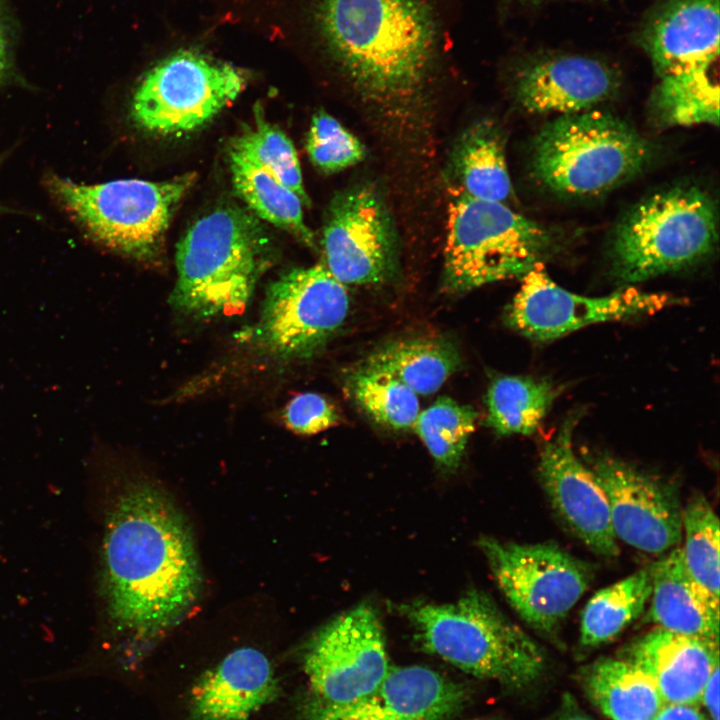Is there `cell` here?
Masks as SVG:
<instances>
[{
  "label": "cell",
  "instance_id": "cell-1",
  "mask_svg": "<svg viewBox=\"0 0 720 720\" xmlns=\"http://www.w3.org/2000/svg\"><path fill=\"white\" fill-rule=\"evenodd\" d=\"M202 576L190 527L148 482L129 484L110 511L102 592L114 626L149 640L178 624L198 599Z\"/></svg>",
  "mask_w": 720,
  "mask_h": 720
},
{
  "label": "cell",
  "instance_id": "cell-2",
  "mask_svg": "<svg viewBox=\"0 0 720 720\" xmlns=\"http://www.w3.org/2000/svg\"><path fill=\"white\" fill-rule=\"evenodd\" d=\"M324 48L361 91L396 100L416 93L437 59L435 0H314Z\"/></svg>",
  "mask_w": 720,
  "mask_h": 720
},
{
  "label": "cell",
  "instance_id": "cell-3",
  "mask_svg": "<svg viewBox=\"0 0 720 720\" xmlns=\"http://www.w3.org/2000/svg\"><path fill=\"white\" fill-rule=\"evenodd\" d=\"M421 646L473 676L512 687L543 673L542 648L485 593L471 590L455 602L403 604Z\"/></svg>",
  "mask_w": 720,
  "mask_h": 720
},
{
  "label": "cell",
  "instance_id": "cell-4",
  "mask_svg": "<svg viewBox=\"0 0 720 720\" xmlns=\"http://www.w3.org/2000/svg\"><path fill=\"white\" fill-rule=\"evenodd\" d=\"M258 221L238 207L199 218L177 244V280L169 302L178 312L208 319L242 312L266 265Z\"/></svg>",
  "mask_w": 720,
  "mask_h": 720
},
{
  "label": "cell",
  "instance_id": "cell-5",
  "mask_svg": "<svg viewBox=\"0 0 720 720\" xmlns=\"http://www.w3.org/2000/svg\"><path fill=\"white\" fill-rule=\"evenodd\" d=\"M649 141L617 116L589 109L560 115L534 143L532 170L550 190L569 196L607 192L650 162Z\"/></svg>",
  "mask_w": 720,
  "mask_h": 720
},
{
  "label": "cell",
  "instance_id": "cell-6",
  "mask_svg": "<svg viewBox=\"0 0 720 720\" xmlns=\"http://www.w3.org/2000/svg\"><path fill=\"white\" fill-rule=\"evenodd\" d=\"M556 237L506 204L461 189L449 203L443 286L453 293L525 275L550 256Z\"/></svg>",
  "mask_w": 720,
  "mask_h": 720
},
{
  "label": "cell",
  "instance_id": "cell-7",
  "mask_svg": "<svg viewBox=\"0 0 720 720\" xmlns=\"http://www.w3.org/2000/svg\"><path fill=\"white\" fill-rule=\"evenodd\" d=\"M713 199L697 186L655 193L618 224L610 256L615 276L635 283L696 264L717 243Z\"/></svg>",
  "mask_w": 720,
  "mask_h": 720
},
{
  "label": "cell",
  "instance_id": "cell-8",
  "mask_svg": "<svg viewBox=\"0 0 720 720\" xmlns=\"http://www.w3.org/2000/svg\"><path fill=\"white\" fill-rule=\"evenodd\" d=\"M195 179L188 173L160 182L121 179L87 185L54 176L48 184L91 238L122 255L153 263L161 256L172 215Z\"/></svg>",
  "mask_w": 720,
  "mask_h": 720
},
{
  "label": "cell",
  "instance_id": "cell-9",
  "mask_svg": "<svg viewBox=\"0 0 720 720\" xmlns=\"http://www.w3.org/2000/svg\"><path fill=\"white\" fill-rule=\"evenodd\" d=\"M246 85L243 72L192 50H179L153 66L138 84L131 118L161 136L193 132L233 102Z\"/></svg>",
  "mask_w": 720,
  "mask_h": 720
},
{
  "label": "cell",
  "instance_id": "cell-10",
  "mask_svg": "<svg viewBox=\"0 0 720 720\" xmlns=\"http://www.w3.org/2000/svg\"><path fill=\"white\" fill-rule=\"evenodd\" d=\"M480 548L505 598L530 627L553 635L588 589L592 566L553 542L482 538Z\"/></svg>",
  "mask_w": 720,
  "mask_h": 720
},
{
  "label": "cell",
  "instance_id": "cell-11",
  "mask_svg": "<svg viewBox=\"0 0 720 720\" xmlns=\"http://www.w3.org/2000/svg\"><path fill=\"white\" fill-rule=\"evenodd\" d=\"M348 310L345 284L323 264L294 268L268 285L253 339L275 358H307L326 344Z\"/></svg>",
  "mask_w": 720,
  "mask_h": 720
},
{
  "label": "cell",
  "instance_id": "cell-12",
  "mask_svg": "<svg viewBox=\"0 0 720 720\" xmlns=\"http://www.w3.org/2000/svg\"><path fill=\"white\" fill-rule=\"evenodd\" d=\"M303 664L318 702L343 705L371 692L391 667L376 610L364 603L331 620L308 643Z\"/></svg>",
  "mask_w": 720,
  "mask_h": 720
},
{
  "label": "cell",
  "instance_id": "cell-13",
  "mask_svg": "<svg viewBox=\"0 0 720 720\" xmlns=\"http://www.w3.org/2000/svg\"><path fill=\"white\" fill-rule=\"evenodd\" d=\"M677 303L671 295L634 287L600 297L575 294L557 285L541 264L522 276L507 321L527 338L546 342L588 325L653 314Z\"/></svg>",
  "mask_w": 720,
  "mask_h": 720
},
{
  "label": "cell",
  "instance_id": "cell-14",
  "mask_svg": "<svg viewBox=\"0 0 720 720\" xmlns=\"http://www.w3.org/2000/svg\"><path fill=\"white\" fill-rule=\"evenodd\" d=\"M321 246L324 266L343 284H375L392 274L396 233L388 209L373 187L357 184L334 196Z\"/></svg>",
  "mask_w": 720,
  "mask_h": 720
},
{
  "label": "cell",
  "instance_id": "cell-15",
  "mask_svg": "<svg viewBox=\"0 0 720 720\" xmlns=\"http://www.w3.org/2000/svg\"><path fill=\"white\" fill-rule=\"evenodd\" d=\"M588 467L603 489L617 539L649 554L682 540V508L675 488L621 459L596 456Z\"/></svg>",
  "mask_w": 720,
  "mask_h": 720
},
{
  "label": "cell",
  "instance_id": "cell-16",
  "mask_svg": "<svg viewBox=\"0 0 720 720\" xmlns=\"http://www.w3.org/2000/svg\"><path fill=\"white\" fill-rule=\"evenodd\" d=\"M579 415L569 416L541 449L538 475L561 524L594 554H619L606 495L588 465L576 455L573 431Z\"/></svg>",
  "mask_w": 720,
  "mask_h": 720
},
{
  "label": "cell",
  "instance_id": "cell-17",
  "mask_svg": "<svg viewBox=\"0 0 720 720\" xmlns=\"http://www.w3.org/2000/svg\"><path fill=\"white\" fill-rule=\"evenodd\" d=\"M463 686L422 666L390 667L365 696L343 705L310 699L302 720H446L464 704Z\"/></svg>",
  "mask_w": 720,
  "mask_h": 720
},
{
  "label": "cell",
  "instance_id": "cell-18",
  "mask_svg": "<svg viewBox=\"0 0 720 720\" xmlns=\"http://www.w3.org/2000/svg\"><path fill=\"white\" fill-rule=\"evenodd\" d=\"M720 0H662L639 32L659 77L712 67L719 56Z\"/></svg>",
  "mask_w": 720,
  "mask_h": 720
},
{
  "label": "cell",
  "instance_id": "cell-19",
  "mask_svg": "<svg viewBox=\"0 0 720 720\" xmlns=\"http://www.w3.org/2000/svg\"><path fill=\"white\" fill-rule=\"evenodd\" d=\"M620 87L607 64L580 55L541 58L524 66L515 84L520 104L533 113H577L608 100Z\"/></svg>",
  "mask_w": 720,
  "mask_h": 720
},
{
  "label": "cell",
  "instance_id": "cell-20",
  "mask_svg": "<svg viewBox=\"0 0 720 720\" xmlns=\"http://www.w3.org/2000/svg\"><path fill=\"white\" fill-rule=\"evenodd\" d=\"M622 658L651 677L665 704L697 705L719 666V643L656 627L635 640Z\"/></svg>",
  "mask_w": 720,
  "mask_h": 720
},
{
  "label": "cell",
  "instance_id": "cell-21",
  "mask_svg": "<svg viewBox=\"0 0 720 720\" xmlns=\"http://www.w3.org/2000/svg\"><path fill=\"white\" fill-rule=\"evenodd\" d=\"M278 694L267 657L244 647L201 676L192 690V715L194 720H247Z\"/></svg>",
  "mask_w": 720,
  "mask_h": 720
},
{
  "label": "cell",
  "instance_id": "cell-22",
  "mask_svg": "<svg viewBox=\"0 0 720 720\" xmlns=\"http://www.w3.org/2000/svg\"><path fill=\"white\" fill-rule=\"evenodd\" d=\"M664 554L648 568V620L674 633L719 643V598L690 574L681 547Z\"/></svg>",
  "mask_w": 720,
  "mask_h": 720
},
{
  "label": "cell",
  "instance_id": "cell-23",
  "mask_svg": "<svg viewBox=\"0 0 720 720\" xmlns=\"http://www.w3.org/2000/svg\"><path fill=\"white\" fill-rule=\"evenodd\" d=\"M584 687L611 720H653L665 705L651 677L624 658H601L591 664Z\"/></svg>",
  "mask_w": 720,
  "mask_h": 720
},
{
  "label": "cell",
  "instance_id": "cell-24",
  "mask_svg": "<svg viewBox=\"0 0 720 720\" xmlns=\"http://www.w3.org/2000/svg\"><path fill=\"white\" fill-rule=\"evenodd\" d=\"M451 163L461 189L467 195L504 203L512 196L504 142L490 121L466 129L452 151Z\"/></svg>",
  "mask_w": 720,
  "mask_h": 720
},
{
  "label": "cell",
  "instance_id": "cell-25",
  "mask_svg": "<svg viewBox=\"0 0 720 720\" xmlns=\"http://www.w3.org/2000/svg\"><path fill=\"white\" fill-rule=\"evenodd\" d=\"M364 365L394 377L416 395H429L457 370L460 357L448 340L418 337L383 345Z\"/></svg>",
  "mask_w": 720,
  "mask_h": 720
},
{
  "label": "cell",
  "instance_id": "cell-26",
  "mask_svg": "<svg viewBox=\"0 0 720 720\" xmlns=\"http://www.w3.org/2000/svg\"><path fill=\"white\" fill-rule=\"evenodd\" d=\"M229 164L236 192L255 215L316 248L314 234L304 221V204L295 192L233 148Z\"/></svg>",
  "mask_w": 720,
  "mask_h": 720
},
{
  "label": "cell",
  "instance_id": "cell-27",
  "mask_svg": "<svg viewBox=\"0 0 720 720\" xmlns=\"http://www.w3.org/2000/svg\"><path fill=\"white\" fill-rule=\"evenodd\" d=\"M558 392L545 379L497 377L487 391V424L503 436L531 435L541 425Z\"/></svg>",
  "mask_w": 720,
  "mask_h": 720
},
{
  "label": "cell",
  "instance_id": "cell-28",
  "mask_svg": "<svg viewBox=\"0 0 720 720\" xmlns=\"http://www.w3.org/2000/svg\"><path fill=\"white\" fill-rule=\"evenodd\" d=\"M650 111L662 127L718 125L719 85L712 67L660 77Z\"/></svg>",
  "mask_w": 720,
  "mask_h": 720
},
{
  "label": "cell",
  "instance_id": "cell-29",
  "mask_svg": "<svg viewBox=\"0 0 720 720\" xmlns=\"http://www.w3.org/2000/svg\"><path fill=\"white\" fill-rule=\"evenodd\" d=\"M651 589L649 571L642 569L597 591L581 616V644L595 647L618 636L643 613Z\"/></svg>",
  "mask_w": 720,
  "mask_h": 720
},
{
  "label": "cell",
  "instance_id": "cell-30",
  "mask_svg": "<svg viewBox=\"0 0 720 720\" xmlns=\"http://www.w3.org/2000/svg\"><path fill=\"white\" fill-rule=\"evenodd\" d=\"M348 385L354 401L376 422L395 430L413 428L420 413L418 397L394 377L363 365Z\"/></svg>",
  "mask_w": 720,
  "mask_h": 720
},
{
  "label": "cell",
  "instance_id": "cell-31",
  "mask_svg": "<svg viewBox=\"0 0 720 720\" xmlns=\"http://www.w3.org/2000/svg\"><path fill=\"white\" fill-rule=\"evenodd\" d=\"M477 417L473 407L443 396L419 413L413 428L434 460L454 469L475 430Z\"/></svg>",
  "mask_w": 720,
  "mask_h": 720
},
{
  "label": "cell",
  "instance_id": "cell-32",
  "mask_svg": "<svg viewBox=\"0 0 720 720\" xmlns=\"http://www.w3.org/2000/svg\"><path fill=\"white\" fill-rule=\"evenodd\" d=\"M684 562L693 578L719 598V519L702 494H694L682 510Z\"/></svg>",
  "mask_w": 720,
  "mask_h": 720
},
{
  "label": "cell",
  "instance_id": "cell-33",
  "mask_svg": "<svg viewBox=\"0 0 720 720\" xmlns=\"http://www.w3.org/2000/svg\"><path fill=\"white\" fill-rule=\"evenodd\" d=\"M231 148L295 192L304 205L310 204L297 152L291 140L279 128L257 115L255 125L246 128L235 138Z\"/></svg>",
  "mask_w": 720,
  "mask_h": 720
},
{
  "label": "cell",
  "instance_id": "cell-34",
  "mask_svg": "<svg viewBox=\"0 0 720 720\" xmlns=\"http://www.w3.org/2000/svg\"><path fill=\"white\" fill-rule=\"evenodd\" d=\"M306 150L314 166L325 173L354 166L365 156L364 147L357 137L322 110L312 118Z\"/></svg>",
  "mask_w": 720,
  "mask_h": 720
},
{
  "label": "cell",
  "instance_id": "cell-35",
  "mask_svg": "<svg viewBox=\"0 0 720 720\" xmlns=\"http://www.w3.org/2000/svg\"><path fill=\"white\" fill-rule=\"evenodd\" d=\"M286 427L302 435H313L334 426L339 415L334 405L324 396L307 392L293 397L282 412Z\"/></svg>",
  "mask_w": 720,
  "mask_h": 720
},
{
  "label": "cell",
  "instance_id": "cell-36",
  "mask_svg": "<svg viewBox=\"0 0 720 720\" xmlns=\"http://www.w3.org/2000/svg\"><path fill=\"white\" fill-rule=\"evenodd\" d=\"M653 720H708L696 705L665 704Z\"/></svg>",
  "mask_w": 720,
  "mask_h": 720
},
{
  "label": "cell",
  "instance_id": "cell-37",
  "mask_svg": "<svg viewBox=\"0 0 720 720\" xmlns=\"http://www.w3.org/2000/svg\"><path fill=\"white\" fill-rule=\"evenodd\" d=\"M701 701L711 720H719V666L714 669L708 678L702 692Z\"/></svg>",
  "mask_w": 720,
  "mask_h": 720
},
{
  "label": "cell",
  "instance_id": "cell-38",
  "mask_svg": "<svg viewBox=\"0 0 720 720\" xmlns=\"http://www.w3.org/2000/svg\"><path fill=\"white\" fill-rule=\"evenodd\" d=\"M546 720H594L585 714L570 696H565L558 709L550 718Z\"/></svg>",
  "mask_w": 720,
  "mask_h": 720
},
{
  "label": "cell",
  "instance_id": "cell-39",
  "mask_svg": "<svg viewBox=\"0 0 720 720\" xmlns=\"http://www.w3.org/2000/svg\"><path fill=\"white\" fill-rule=\"evenodd\" d=\"M9 69L8 42L3 22L0 17V80L7 74Z\"/></svg>",
  "mask_w": 720,
  "mask_h": 720
},
{
  "label": "cell",
  "instance_id": "cell-40",
  "mask_svg": "<svg viewBox=\"0 0 720 720\" xmlns=\"http://www.w3.org/2000/svg\"><path fill=\"white\" fill-rule=\"evenodd\" d=\"M471 720H488V719H471Z\"/></svg>",
  "mask_w": 720,
  "mask_h": 720
}]
</instances>
